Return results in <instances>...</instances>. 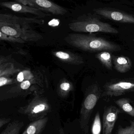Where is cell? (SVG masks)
Wrapping results in <instances>:
<instances>
[{"label":"cell","instance_id":"cell-20","mask_svg":"<svg viewBox=\"0 0 134 134\" xmlns=\"http://www.w3.org/2000/svg\"><path fill=\"white\" fill-rule=\"evenodd\" d=\"M17 81L19 82H21L24 80L23 74V72H20L19 74L17 77Z\"/></svg>","mask_w":134,"mask_h":134},{"label":"cell","instance_id":"cell-1","mask_svg":"<svg viewBox=\"0 0 134 134\" xmlns=\"http://www.w3.org/2000/svg\"><path fill=\"white\" fill-rule=\"evenodd\" d=\"M70 27L76 31L88 33H101L116 34L119 31L108 23L102 22L96 15L85 14L69 24Z\"/></svg>","mask_w":134,"mask_h":134},{"label":"cell","instance_id":"cell-15","mask_svg":"<svg viewBox=\"0 0 134 134\" xmlns=\"http://www.w3.org/2000/svg\"><path fill=\"white\" fill-rule=\"evenodd\" d=\"M116 134H134V120L131 121L129 126L126 127L120 126Z\"/></svg>","mask_w":134,"mask_h":134},{"label":"cell","instance_id":"cell-18","mask_svg":"<svg viewBox=\"0 0 134 134\" xmlns=\"http://www.w3.org/2000/svg\"><path fill=\"white\" fill-rule=\"evenodd\" d=\"M30 85V82L28 80H26L21 83L20 87L23 90H26L29 88Z\"/></svg>","mask_w":134,"mask_h":134},{"label":"cell","instance_id":"cell-13","mask_svg":"<svg viewBox=\"0 0 134 134\" xmlns=\"http://www.w3.org/2000/svg\"><path fill=\"white\" fill-rule=\"evenodd\" d=\"M24 126L23 121L14 120L9 123L1 134H19Z\"/></svg>","mask_w":134,"mask_h":134},{"label":"cell","instance_id":"cell-17","mask_svg":"<svg viewBox=\"0 0 134 134\" xmlns=\"http://www.w3.org/2000/svg\"><path fill=\"white\" fill-rule=\"evenodd\" d=\"M11 119L9 118H2L0 119V128L6 124L10 123Z\"/></svg>","mask_w":134,"mask_h":134},{"label":"cell","instance_id":"cell-7","mask_svg":"<svg viewBox=\"0 0 134 134\" xmlns=\"http://www.w3.org/2000/svg\"><path fill=\"white\" fill-rule=\"evenodd\" d=\"M120 108L113 105L105 106L103 115L102 134H112L120 113Z\"/></svg>","mask_w":134,"mask_h":134},{"label":"cell","instance_id":"cell-9","mask_svg":"<svg viewBox=\"0 0 134 134\" xmlns=\"http://www.w3.org/2000/svg\"><path fill=\"white\" fill-rule=\"evenodd\" d=\"M112 60L115 69L120 73H126L132 68V61L128 57L112 55Z\"/></svg>","mask_w":134,"mask_h":134},{"label":"cell","instance_id":"cell-21","mask_svg":"<svg viewBox=\"0 0 134 134\" xmlns=\"http://www.w3.org/2000/svg\"><path fill=\"white\" fill-rule=\"evenodd\" d=\"M7 80L4 77H1L0 78V86H2L7 83Z\"/></svg>","mask_w":134,"mask_h":134},{"label":"cell","instance_id":"cell-14","mask_svg":"<svg viewBox=\"0 0 134 134\" xmlns=\"http://www.w3.org/2000/svg\"><path fill=\"white\" fill-rule=\"evenodd\" d=\"M101 128L102 126L100 113L99 111H98L95 115L92 124L91 129L92 134H101L102 129Z\"/></svg>","mask_w":134,"mask_h":134},{"label":"cell","instance_id":"cell-11","mask_svg":"<svg viewBox=\"0 0 134 134\" xmlns=\"http://www.w3.org/2000/svg\"><path fill=\"white\" fill-rule=\"evenodd\" d=\"M115 102L122 111L134 117V105L131 99L128 98H123L116 100Z\"/></svg>","mask_w":134,"mask_h":134},{"label":"cell","instance_id":"cell-12","mask_svg":"<svg viewBox=\"0 0 134 134\" xmlns=\"http://www.w3.org/2000/svg\"><path fill=\"white\" fill-rule=\"evenodd\" d=\"M95 57L106 69L108 70H112L113 63L112 55L111 52L108 51L100 52L96 54Z\"/></svg>","mask_w":134,"mask_h":134},{"label":"cell","instance_id":"cell-8","mask_svg":"<svg viewBox=\"0 0 134 134\" xmlns=\"http://www.w3.org/2000/svg\"><path fill=\"white\" fill-rule=\"evenodd\" d=\"M2 7L19 13H30L40 18H44L50 15L49 13L36 8L23 4L15 1L3 2L1 3Z\"/></svg>","mask_w":134,"mask_h":134},{"label":"cell","instance_id":"cell-4","mask_svg":"<svg viewBox=\"0 0 134 134\" xmlns=\"http://www.w3.org/2000/svg\"><path fill=\"white\" fill-rule=\"evenodd\" d=\"M103 88L101 97H119L134 93V78L112 79L105 83Z\"/></svg>","mask_w":134,"mask_h":134},{"label":"cell","instance_id":"cell-6","mask_svg":"<svg viewBox=\"0 0 134 134\" xmlns=\"http://www.w3.org/2000/svg\"><path fill=\"white\" fill-rule=\"evenodd\" d=\"M95 14L105 19L122 23L134 24V15L116 9L100 8L94 9Z\"/></svg>","mask_w":134,"mask_h":134},{"label":"cell","instance_id":"cell-5","mask_svg":"<svg viewBox=\"0 0 134 134\" xmlns=\"http://www.w3.org/2000/svg\"><path fill=\"white\" fill-rule=\"evenodd\" d=\"M56 15H63L67 12L66 9L51 0H12Z\"/></svg>","mask_w":134,"mask_h":134},{"label":"cell","instance_id":"cell-3","mask_svg":"<svg viewBox=\"0 0 134 134\" xmlns=\"http://www.w3.org/2000/svg\"><path fill=\"white\" fill-rule=\"evenodd\" d=\"M77 36L80 41V46L87 51L92 52L103 51L112 52H119L122 49L119 45L94 35H78Z\"/></svg>","mask_w":134,"mask_h":134},{"label":"cell","instance_id":"cell-2","mask_svg":"<svg viewBox=\"0 0 134 134\" xmlns=\"http://www.w3.org/2000/svg\"><path fill=\"white\" fill-rule=\"evenodd\" d=\"M103 90L97 83H93L83 101L80 112L79 123L85 133H89V122L91 114L99 99L101 97Z\"/></svg>","mask_w":134,"mask_h":134},{"label":"cell","instance_id":"cell-16","mask_svg":"<svg viewBox=\"0 0 134 134\" xmlns=\"http://www.w3.org/2000/svg\"><path fill=\"white\" fill-rule=\"evenodd\" d=\"M56 55L58 58L63 59H67L69 58V55L68 54L63 52H57L56 54Z\"/></svg>","mask_w":134,"mask_h":134},{"label":"cell","instance_id":"cell-10","mask_svg":"<svg viewBox=\"0 0 134 134\" xmlns=\"http://www.w3.org/2000/svg\"><path fill=\"white\" fill-rule=\"evenodd\" d=\"M49 120V118L33 121L28 125L22 134H41L45 130Z\"/></svg>","mask_w":134,"mask_h":134},{"label":"cell","instance_id":"cell-19","mask_svg":"<svg viewBox=\"0 0 134 134\" xmlns=\"http://www.w3.org/2000/svg\"><path fill=\"white\" fill-rule=\"evenodd\" d=\"M60 87L62 90L67 91L70 88V84L68 83H64L61 85Z\"/></svg>","mask_w":134,"mask_h":134}]
</instances>
